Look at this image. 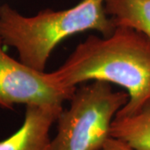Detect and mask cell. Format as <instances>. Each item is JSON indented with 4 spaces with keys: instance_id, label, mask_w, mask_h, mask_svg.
Returning <instances> with one entry per match:
<instances>
[{
    "instance_id": "cell-2",
    "label": "cell",
    "mask_w": 150,
    "mask_h": 150,
    "mask_svg": "<svg viewBox=\"0 0 150 150\" xmlns=\"http://www.w3.org/2000/svg\"><path fill=\"white\" fill-rule=\"evenodd\" d=\"M114 29L104 0H81L69 8H45L34 16H24L8 4L0 6L4 45L15 48L22 63L40 72H45L52 52L65 38L88 30L108 37Z\"/></svg>"
},
{
    "instance_id": "cell-6",
    "label": "cell",
    "mask_w": 150,
    "mask_h": 150,
    "mask_svg": "<svg viewBox=\"0 0 150 150\" xmlns=\"http://www.w3.org/2000/svg\"><path fill=\"white\" fill-rule=\"evenodd\" d=\"M110 134L134 150H150V100L131 115L115 116Z\"/></svg>"
},
{
    "instance_id": "cell-1",
    "label": "cell",
    "mask_w": 150,
    "mask_h": 150,
    "mask_svg": "<svg viewBox=\"0 0 150 150\" xmlns=\"http://www.w3.org/2000/svg\"><path fill=\"white\" fill-rule=\"evenodd\" d=\"M50 74L57 84L66 88L91 81L123 87L129 102L116 116L131 115L150 100V39L122 26L108 37L90 35Z\"/></svg>"
},
{
    "instance_id": "cell-8",
    "label": "cell",
    "mask_w": 150,
    "mask_h": 150,
    "mask_svg": "<svg viewBox=\"0 0 150 150\" xmlns=\"http://www.w3.org/2000/svg\"><path fill=\"white\" fill-rule=\"evenodd\" d=\"M98 150H134L125 143L122 142L121 140L114 139L110 137L104 143L100 149Z\"/></svg>"
},
{
    "instance_id": "cell-4",
    "label": "cell",
    "mask_w": 150,
    "mask_h": 150,
    "mask_svg": "<svg viewBox=\"0 0 150 150\" xmlns=\"http://www.w3.org/2000/svg\"><path fill=\"white\" fill-rule=\"evenodd\" d=\"M0 37V107L13 109L16 104L63 106L75 88L57 84L50 73L40 72L11 58Z\"/></svg>"
},
{
    "instance_id": "cell-5",
    "label": "cell",
    "mask_w": 150,
    "mask_h": 150,
    "mask_svg": "<svg viewBox=\"0 0 150 150\" xmlns=\"http://www.w3.org/2000/svg\"><path fill=\"white\" fill-rule=\"evenodd\" d=\"M25 108L22 126L0 141V150H51L50 130L63 111V106L28 104Z\"/></svg>"
},
{
    "instance_id": "cell-7",
    "label": "cell",
    "mask_w": 150,
    "mask_h": 150,
    "mask_svg": "<svg viewBox=\"0 0 150 150\" xmlns=\"http://www.w3.org/2000/svg\"><path fill=\"white\" fill-rule=\"evenodd\" d=\"M105 12L116 27H128L150 39V0H104Z\"/></svg>"
},
{
    "instance_id": "cell-3",
    "label": "cell",
    "mask_w": 150,
    "mask_h": 150,
    "mask_svg": "<svg viewBox=\"0 0 150 150\" xmlns=\"http://www.w3.org/2000/svg\"><path fill=\"white\" fill-rule=\"evenodd\" d=\"M127 92L114 91L110 83L91 81L77 88L57 119L51 150H98L110 137L116 114L129 102Z\"/></svg>"
}]
</instances>
